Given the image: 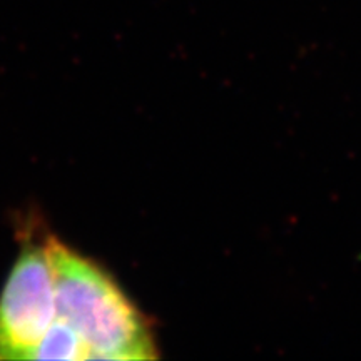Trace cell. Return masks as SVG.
I'll list each match as a JSON object with an SVG mask.
<instances>
[{"mask_svg":"<svg viewBox=\"0 0 361 361\" xmlns=\"http://www.w3.org/2000/svg\"><path fill=\"white\" fill-rule=\"evenodd\" d=\"M56 274L57 318L74 328L87 360H156L146 318L104 269L49 238Z\"/></svg>","mask_w":361,"mask_h":361,"instance_id":"1","label":"cell"},{"mask_svg":"<svg viewBox=\"0 0 361 361\" xmlns=\"http://www.w3.org/2000/svg\"><path fill=\"white\" fill-rule=\"evenodd\" d=\"M49 238L27 236L0 295V360H29L57 318Z\"/></svg>","mask_w":361,"mask_h":361,"instance_id":"2","label":"cell"},{"mask_svg":"<svg viewBox=\"0 0 361 361\" xmlns=\"http://www.w3.org/2000/svg\"><path fill=\"white\" fill-rule=\"evenodd\" d=\"M29 360H87V350L74 328L56 318L32 350Z\"/></svg>","mask_w":361,"mask_h":361,"instance_id":"3","label":"cell"}]
</instances>
